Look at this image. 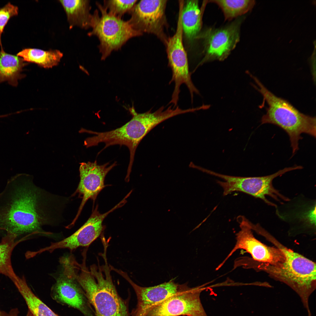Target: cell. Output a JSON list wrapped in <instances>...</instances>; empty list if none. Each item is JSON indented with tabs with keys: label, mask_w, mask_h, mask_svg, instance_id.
<instances>
[{
	"label": "cell",
	"mask_w": 316,
	"mask_h": 316,
	"mask_svg": "<svg viewBox=\"0 0 316 316\" xmlns=\"http://www.w3.org/2000/svg\"><path fill=\"white\" fill-rule=\"evenodd\" d=\"M166 3V0L140 1L129 13L131 17L128 21L135 30L154 35L165 44L168 39L164 32Z\"/></svg>",
	"instance_id": "obj_11"
},
{
	"label": "cell",
	"mask_w": 316,
	"mask_h": 316,
	"mask_svg": "<svg viewBox=\"0 0 316 316\" xmlns=\"http://www.w3.org/2000/svg\"><path fill=\"white\" fill-rule=\"evenodd\" d=\"M181 14V10L180 9L176 32L172 37L168 38L165 44L168 64L172 71V78L169 84L172 82L175 84L171 99L169 104L175 107L177 105L181 91L180 87L182 84L186 85L188 88L192 101L194 93L200 94L199 91L192 80L187 54L183 43Z\"/></svg>",
	"instance_id": "obj_7"
},
{
	"label": "cell",
	"mask_w": 316,
	"mask_h": 316,
	"mask_svg": "<svg viewBox=\"0 0 316 316\" xmlns=\"http://www.w3.org/2000/svg\"><path fill=\"white\" fill-rule=\"evenodd\" d=\"M138 1L135 0H104L103 6L107 12L121 18L126 13H129Z\"/></svg>",
	"instance_id": "obj_24"
},
{
	"label": "cell",
	"mask_w": 316,
	"mask_h": 316,
	"mask_svg": "<svg viewBox=\"0 0 316 316\" xmlns=\"http://www.w3.org/2000/svg\"><path fill=\"white\" fill-rule=\"evenodd\" d=\"M111 270L121 275L130 284L136 293L137 303L131 313L132 316H145L153 306L176 293L182 285L176 283L173 279L153 286L144 287L135 283L126 272L111 266Z\"/></svg>",
	"instance_id": "obj_16"
},
{
	"label": "cell",
	"mask_w": 316,
	"mask_h": 316,
	"mask_svg": "<svg viewBox=\"0 0 316 316\" xmlns=\"http://www.w3.org/2000/svg\"><path fill=\"white\" fill-rule=\"evenodd\" d=\"M102 266L92 265L88 270L82 265L75 275L96 316H130L129 298L123 299L118 294L110 274L107 259Z\"/></svg>",
	"instance_id": "obj_2"
},
{
	"label": "cell",
	"mask_w": 316,
	"mask_h": 316,
	"mask_svg": "<svg viewBox=\"0 0 316 316\" xmlns=\"http://www.w3.org/2000/svg\"><path fill=\"white\" fill-rule=\"evenodd\" d=\"M13 283L24 299L33 316H59L32 292L24 276H18Z\"/></svg>",
	"instance_id": "obj_20"
},
{
	"label": "cell",
	"mask_w": 316,
	"mask_h": 316,
	"mask_svg": "<svg viewBox=\"0 0 316 316\" xmlns=\"http://www.w3.org/2000/svg\"><path fill=\"white\" fill-rule=\"evenodd\" d=\"M63 267L62 273L51 288L52 298L59 303L78 310L84 316H94L83 290L71 271Z\"/></svg>",
	"instance_id": "obj_15"
},
{
	"label": "cell",
	"mask_w": 316,
	"mask_h": 316,
	"mask_svg": "<svg viewBox=\"0 0 316 316\" xmlns=\"http://www.w3.org/2000/svg\"><path fill=\"white\" fill-rule=\"evenodd\" d=\"M18 243L3 238L0 242V274L7 276L12 282L18 276L13 268L11 256L14 248Z\"/></svg>",
	"instance_id": "obj_23"
},
{
	"label": "cell",
	"mask_w": 316,
	"mask_h": 316,
	"mask_svg": "<svg viewBox=\"0 0 316 316\" xmlns=\"http://www.w3.org/2000/svg\"><path fill=\"white\" fill-rule=\"evenodd\" d=\"M4 117V115H0V118H2V117Z\"/></svg>",
	"instance_id": "obj_28"
},
{
	"label": "cell",
	"mask_w": 316,
	"mask_h": 316,
	"mask_svg": "<svg viewBox=\"0 0 316 316\" xmlns=\"http://www.w3.org/2000/svg\"><path fill=\"white\" fill-rule=\"evenodd\" d=\"M25 61L36 63L46 68L57 65L63 56L58 50L45 51L33 48L24 49L16 55Z\"/></svg>",
	"instance_id": "obj_21"
},
{
	"label": "cell",
	"mask_w": 316,
	"mask_h": 316,
	"mask_svg": "<svg viewBox=\"0 0 316 316\" xmlns=\"http://www.w3.org/2000/svg\"><path fill=\"white\" fill-rule=\"evenodd\" d=\"M121 207L118 203L109 211L100 213L97 206L88 220L73 234L63 240L52 243L49 246L36 251L37 255L46 251L52 252L58 249L68 248L72 250L80 247L89 245L101 235L103 230V222L111 212Z\"/></svg>",
	"instance_id": "obj_14"
},
{
	"label": "cell",
	"mask_w": 316,
	"mask_h": 316,
	"mask_svg": "<svg viewBox=\"0 0 316 316\" xmlns=\"http://www.w3.org/2000/svg\"><path fill=\"white\" fill-rule=\"evenodd\" d=\"M251 78L257 85L252 84V86L262 95L268 105L266 113L262 118L261 124H274L285 131L289 137L293 155L298 150L302 134L315 138L316 117L301 113L288 101L271 92L256 77L253 75Z\"/></svg>",
	"instance_id": "obj_3"
},
{
	"label": "cell",
	"mask_w": 316,
	"mask_h": 316,
	"mask_svg": "<svg viewBox=\"0 0 316 316\" xmlns=\"http://www.w3.org/2000/svg\"><path fill=\"white\" fill-rule=\"evenodd\" d=\"M18 12V7L8 2L4 6L0 8V45L1 50H4L1 41V36L4 28L11 17L17 16Z\"/></svg>",
	"instance_id": "obj_25"
},
{
	"label": "cell",
	"mask_w": 316,
	"mask_h": 316,
	"mask_svg": "<svg viewBox=\"0 0 316 316\" xmlns=\"http://www.w3.org/2000/svg\"><path fill=\"white\" fill-rule=\"evenodd\" d=\"M208 0L204 1L200 8L198 0H187L184 2L181 20L183 33L190 40L195 39L199 34L202 26V19Z\"/></svg>",
	"instance_id": "obj_17"
},
{
	"label": "cell",
	"mask_w": 316,
	"mask_h": 316,
	"mask_svg": "<svg viewBox=\"0 0 316 316\" xmlns=\"http://www.w3.org/2000/svg\"><path fill=\"white\" fill-rule=\"evenodd\" d=\"M21 57L0 50V83L7 81L13 86H16L19 80L23 77L21 74L26 65Z\"/></svg>",
	"instance_id": "obj_19"
},
{
	"label": "cell",
	"mask_w": 316,
	"mask_h": 316,
	"mask_svg": "<svg viewBox=\"0 0 316 316\" xmlns=\"http://www.w3.org/2000/svg\"><path fill=\"white\" fill-rule=\"evenodd\" d=\"M8 313L4 311H1L0 310V316H7Z\"/></svg>",
	"instance_id": "obj_27"
},
{
	"label": "cell",
	"mask_w": 316,
	"mask_h": 316,
	"mask_svg": "<svg viewBox=\"0 0 316 316\" xmlns=\"http://www.w3.org/2000/svg\"><path fill=\"white\" fill-rule=\"evenodd\" d=\"M56 195L36 185L33 176L18 174L0 193V231L3 237L19 243L35 234L47 235L46 226H55L59 214Z\"/></svg>",
	"instance_id": "obj_1"
},
{
	"label": "cell",
	"mask_w": 316,
	"mask_h": 316,
	"mask_svg": "<svg viewBox=\"0 0 316 316\" xmlns=\"http://www.w3.org/2000/svg\"><path fill=\"white\" fill-rule=\"evenodd\" d=\"M19 311L17 308H14L11 309L8 313L7 316H18ZM26 316H33L30 312L28 310Z\"/></svg>",
	"instance_id": "obj_26"
},
{
	"label": "cell",
	"mask_w": 316,
	"mask_h": 316,
	"mask_svg": "<svg viewBox=\"0 0 316 316\" xmlns=\"http://www.w3.org/2000/svg\"><path fill=\"white\" fill-rule=\"evenodd\" d=\"M96 5L101 13L96 10L92 14L89 36H95L98 39V48L102 55L101 59L105 60L114 51L120 49L132 38L142 34L134 30L128 21L109 13L98 2Z\"/></svg>",
	"instance_id": "obj_5"
},
{
	"label": "cell",
	"mask_w": 316,
	"mask_h": 316,
	"mask_svg": "<svg viewBox=\"0 0 316 316\" xmlns=\"http://www.w3.org/2000/svg\"><path fill=\"white\" fill-rule=\"evenodd\" d=\"M208 2L217 4L222 10L225 20L229 21L250 11L255 2L251 0H212Z\"/></svg>",
	"instance_id": "obj_22"
},
{
	"label": "cell",
	"mask_w": 316,
	"mask_h": 316,
	"mask_svg": "<svg viewBox=\"0 0 316 316\" xmlns=\"http://www.w3.org/2000/svg\"><path fill=\"white\" fill-rule=\"evenodd\" d=\"M67 15L70 28L74 26L87 29L90 28L92 14L89 0H59Z\"/></svg>",
	"instance_id": "obj_18"
},
{
	"label": "cell",
	"mask_w": 316,
	"mask_h": 316,
	"mask_svg": "<svg viewBox=\"0 0 316 316\" xmlns=\"http://www.w3.org/2000/svg\"><path fill=\"white\" fill-rule=\"evenodd\" d=\"M297 169V167L295 166L285 168L270 175L252 177L226 175L208 169L206 170L205 172L220 178L224 181H217L222 188L224 195L234 191L241 192L259 198L267 204L275 207L276 205L268 200L266 196H269L278 202H280V199L286 201L289 199L280 193L274 187L272 184L273 180L286 172Z\"/></svg>",
	"instance_id": "obj_6"
},
{
	"label": "cell",
	"mask_w": 316,
	"mask_h": 316,
	"mask_svg": "<svg viewBox=\"0 0 316 316\" xmlns=\"http://www.w3.org/2000/svg\"><path fill=\"white\" fill-rule=\"evenodd\" d=\"M202 286L182 284L176 293L151 308L145 316H207L201 303Z\"/></svg>",
	"instance_id": "obj_8"
},
{
	"label": "cell",
	"mask_w": 316,
	"mask_h": 316,
	"mask_svg": "<svg viewBox=\"0 0 316 316\" xmlns=\"http://www.w3.org/2000/svg\"><path fill=\"white\" fill-rule=\"evenodd\" d=\"M109 162L98 165L96 160L92 162L80 163L79 168L80 180L78 187L72 195L78 194L82 200L77 214L71 223L73 226L78 219L86 203L90 199L95 202L105 186L104 181L108 173L117 164L116 162L109 165Z\"/></svg>",
	"instance_id": "obj_13"
},
{
	"label": "cell",
	"mask_w": 316,
	"mask_h": 316,
	"mask_svg": "<svg viewBox=\"0 0 316 316\" xmlns=\"http://www.w3.org/2000/svg\"><path fill=\"white\" fill-rule=\"evenodd\" d=\"M265 237L282 252L285 259L276 265L254 261L251 268L266 272L273 278L290 286L302 296H307L315 288V263L284 246L269 233Z\"/></svg>",
	"instance_id": "obj_4"
},
{
	"label": "cell",
	"mask_w": 316,
	"mask_h": 316,
	"mask_svg": "<svg viewBox=\"0 0 316 316\" xmlns=\"http://www.w3.org/2000/svg\"><path fill=\"white\" fill-rule=\"evenodd\" d=\"M241 22L238 19L224 27L209 28L198 34L195 39L203 40L204 57L198 66L214 60L223 61L228 57L240 40Z\"/></svg>",
	"instance_id": "obj_9"
},
{
	"label": "cell",
	"mask_w": 316,
	"mask_h": 316,
	"mask_svg": "<svg viewBox=\"0 0 316 316\" xmlns=\"http://www.w3.org/2000/svg\"><path fill=\"white\" fill-rule=\"evenodd\" d=\"M316 200L300 194L275 207L276 214L289 226L290 231L314 233L316 231Z\"/></svg>",
	"instance_id": "obj_10"
},
{
	"label": "cell",
	"mask_w": 316,
	"mask_h": 316,
	"mask_svg": "<svg viewBox=\"0 0 316 316\" xmlns=\"http://www.w3.org/2000/svg\"><path fill=\"white\" fill-rule=\"evenodd\" d=\"M238 218L241 230L236 234V244L226 258L219 265L220 267L238 249L245 250L251 255L253 260L259 262L275 265L284 260V255L279 249L267 246L254 237L247 219L242 216Z\"/></svg>",
	"instance_id": "obj_12"
}]
</instances>
